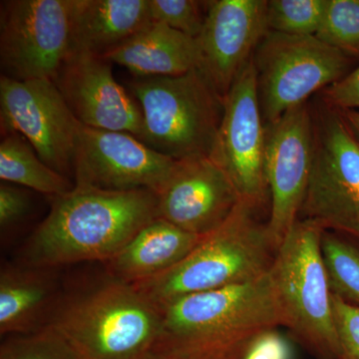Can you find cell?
<instances>
[{"instance_id": "15", "label": "cell", "mask_w": 359, "mask_h": 359, "mask_svg": "<svg viewBox=\"0 0 359 359\" xmlns=\"http://www.w3.org/2000/svg\"><path fill=\"white\" fill-rule=\"evenodd\" d=\"M157 197L158 218L202 237L222 226L242 201L211 156L178 161Z\"/></svg>"}, {"instance_id": "1", "label": "cell", "mask_w": 359, "mask_h": 359, "mask_svg": "<svg viewBox=\"0 0 359 359\" xmlns=\"http://www.w3.org/2000/svg\"><path fill=\"white\" fill-rule=\"evenodd\" d=\"M160 311L151 353L171 359H242L257 337L285 327L269 271L252 282L180 297Z\"/></svg>"}, {"instance_id": "8", "label": "cell", "mask_w": 359, "mask_h": 359, "mask_svg": "<svg viewBox=\"0 0 359 359\" xmlns=\"http://www.w3.org/2000/svg\"><path fill=\"white\" fill-rule=\"evenodd\" d=\"M353 60L314 35L266 33L252 56L264 124L346 76Z\"/></svg>"}, {"instance_id": "28", "label": "cell", "mask_w": 359, "mask_h": 359, "mask_svg": "<svg viewBox=\"0 0 359 359\" xmlns=\"http://www.w3.org/2000/svg\"><path fill=\"white\" fill-rule=\"evenodd\" d=\"M321 102L335 110H359V65L323 90Z\"/></svg>"}, {"instance_id": "30", "label": "cell", "mask_w": 359, "mask_h": 359, "mask_svg": "<svg viewBox=\"0 0 359 359\" xmlns=\"http://www.w3.org/2000/svg\"><path fill=\"white\" fill-rule=\"evenodd\" d=\"M287 340L278 330H269L252 340L242 359H290Z\"/></svg>"}, {"instance_id": "21", "label": "cell", "mask_w": 359, "mask_h": 359, "mask_svg": "<svg viewBox=\"0 0 359 359\" xmlns=\"http://www.w3.org/2000/svg\"><path fill=\"white\" fill-rule=\"evenodd\" d=\"M0 179L57 198L74 188L69 178L45 164L25 138L6 132L0 143Z\"/></svg>"}, {"instance_id": "2", "label": "cell", "mask_w": 359, "mask_h": 359, "mask_svg": "<svg viewBox=\"0 0 359 359\" xmlns=\"http://www.w3.org/2000/svg\"><path fill=\"white\" fill-rule=\"evenodd\" d=\"M156 218L158 197L153 191L75 185L54 198L50 212L26 244L25 264L54 269L80 262L106 263Z\"/></svg>"}, {"instance_id": "19", "label": "cell", "mask_w": 359, "mask_h": 359, "mask_svg": "<svg viewBox=\"0 0 359 359\" xmlns=\"http://www.w3.org/2000/svg\"><path fill=\"white\" fill-rule=\"evenodd\" d=\"M104 58L136 78L176 76L198 69L196 40L152 20Z\"/></svg>"}, {"instance_id": "27", "label": "cell", "mask_w": 359, "mask_h": 359, "mask_svg": "<svg viewBox=\"0 0 359 359\" xmlns=\"http://www.w3.org/2000/svg\"><path fill=\"white\" fill-rule=\"evenodd\" d=\"M332 311L341 359H359V306L332 294Z\"/></svg>"}, {"instance_id": "17", "label": "cell", "mask_w": 359, "mask_h": 359, "mask_svg": "<svg viewBox=\"0 0 359 359\" xmlns=\"http://www.w3.org/2000/svg\"><path fill=\"white\" fill-rule=\"evenodd\" d=\"M203 238L156 218L106 262L108 278L129 285L151 280L179 264Z\"/></svg>"}, {"instance_id": "24", "label": "cell", "mask_w": 359, "mask_h": 359, "mask_svg": "<svg viewBox=\"0 0 359 359\" xmlns=\"http://www.w3.org/2000/svg\"><path fill=\"white\" fill-rule=\"evenodd\" d=\"M316 36L349 57L359 58V0H327Z\"/></svg>"}, {"instance_id": "25", "label": "cell", "mask_w": 359, "mask_h": 359, "mask_svg": "<svg viewBox=\"0 0 359 359\" xmlns=\"http://www.w3.org/2000/svg\"><path fill=\"white\" fill-rule=\"evenodd\" d=\"M0 359H78L72 347L46 325L27 334L11 335L0 346Z\"/></svg>"}, {"instance_id": "29", "label": "cell", "mask_w": 359, "mask_h": 359, "mask_svg": "<svg viewBox=\"0 0 359 359\" xmlns=\"http://www.w3.org/2000/svg\"><path fill=\"white\" fill-rule=\"evenodd\" d=\"M29 207L27 193L9 183L0 185V226L6 229L25 216Z\"/></svg>"}, {"instance_id": "20", "label": "cell", "mask_w": 359, "mask_h": 359, "mask_svg": "<svg viewBox=\"0 0 359 359\" xmlns=\"http://www.w3.org/2000/svg\"><path fill=\"white\" fill-rule=\"evenodd\" d=\"M51 269L6 268L0 275V334H27L48 325L57 306Z\"/></svg>"}, {"instance_id": "4", "label": "cell", "mask_w": 359, "mask_h": 359, "mask_svg": "<svg viewBox=\"0 0 359 359\" xmlns=\"http://www.w3.org/2000/svg\"><path fill=\"white\" fill-rule=\"evenodd\" d=\"M47 325L78 359H142L157 339L161 311L133 285L108 278L58 304Z\"/></svg>"}, {"instance_id": "3", "label": "cell", "mask_w": 359, "mask_h": 359, "mask_svg": "<svg viewBox=\"0 0 359 359\" xmlns=\"http://www.w3.org/2000/svg\"><path fill=\"white\" fill-rule=\"evenodd\" d=\"M241 201L217 230L165 273L133 285L158 309L180 297L252 282L266 275L276 249L268 224Z\"/></svg>"}, {"instance_id": "31", "label": "cell", "mask_w": 359, "mask_h": 359, "mask_svg": "<svg viewBox=\"0 0 359 359\" xmlns=\"http://www.w3.org/2000/svg\"><path fill=\"white\" fill-rule=\"evenodd\" d=\"M339 111V110H337ZM359 143V110L339 111Z\"/></svg>"}, {"instance_id": "11", "label": "cell", "mask_w": 359, "mask_h": 359, "mask_svg": "<svg viewBox=\"0 0 359 359\" xmlns=\"http://www.w3.org/2000/svg\"><path fill=\"white\" fill-rule=\"evenodd\" d=\"M2 131L27 140L45 164L57 173L73 175L80 123L51 79L0 78Z\"/></svg>"}, {"instance_id": "23", "label": "cell", "mask_w": 359, "mask_h": 359, "mask_svg": "<svg viewBox=\"0 0 359 359\" xmlns=\"http://www.w3.org/2000/svg\"><path fill=\"white\" fill-rule=\"evenodd\" d=\"M327 0H269L266 21L269 32L299 36H316Z\"/></svg>"}, {"instance_id": "12", "label": "cell", "mask_w": 359, "mask_h": 359, "mask_svg": "<svg viewBox=\"0 0 359 359\" xmlns=\"http://www.w3.org/2000/svg\"><path fill=\"white\" fill-rule=\"evenodd\" d=\"M266 171L269 190L268 229L278 249L299 219L314 154L313 110L309 102L266 125Z\"/></svg>"}, {"instance_id": "14", "label": "cell", "mask_w": 359, "mask_h": 359, "mask_svg": "<svg viewBox=\"0 0 359 359\" xmlns=\"http://www.w3.org/2000/svg\"><path fill=\"white\" fill-rule=\"evenodd\" d=\"M266 0L209 1L202 32L196 39L198 70L226 98L269 32Z\"/></svg>"}, {"instance_id": "9", "label": "cell", "mask_w": 359, "mask_h": 359, "mask_svg": "<svg viewBox=\"0 0 359 359\" xmlns=\"http://www.w3.org/2000/svg\"><path fill=\"white\" fill-rule=\"evenodd\" d=\"M75 0H9L0 9L4 76L51 79L72 54Z\"/></svg>"}, {"instance_id": "7", "label": "cell", "mask_w": 359, "mask_h": 359, "mask_svg": "<svg viewBox=\"0 0 359 359\" xmlns=\"http://www.w3.org/2000/svg\"><path fill=\"white\" fill-rule=\"evenodd\" d=\"M314 154L299 219L359 242V143L339 111L313 108Z\"/></svg>"}, {"instance_id": "18", "label": "cell", "mask_w": 359, "mask_h": 359, "mask_svg": "<svg viewBox=\"0 0 359 359\" xmlns=\"http://www.w3.org/2000/svg\"><path fill=\"white\" fill-rule=\"evenodd\" d=\"M151 21L149 0H75L72 53L104 57Z\"/></svg>"}, {"instance_id": "22", "label": "cell", "mask_w": 359, "mask_h": 359, "mask_svg": "<svg viewBox=\"0 0 359 359\" xmlns=\"http://www.w3.org/2000/svg\"><path fill=\"white\" fill-rule=\"evenodd\" d=\"M321 249L332 294L359 306V247L348 238L325 231Z\"/></svg>"}, {"instance_id": "5", "label": "cell", "mask_w": 359, "mask_h": 359, "mask_svg": "<svg viewBox=\"0 0 359 359\" xmlns=\"http://www.w3.org/2000/svg\"><path fill=\"white\" fill-rule=\"evenodd\" d=\"M130 87L143 115L139 140L177 161L212 155L224 99L199 70L136 78Z\"/></svg>"}, {"instance_id": "10", "label": "cell", "mask_w": 359, "mask_h": 359, "mask_svg": "<svg viewBox=\"0 0 359 359\" xmlns=\"http://www.w3.org/2000/svg\"><path fill=\"white\" fill-rule=\"evenodd\" d=\"M266 156V124L252 59L224 98L223 119L211 157L229 175L243 202L257 211L269 199Z\"/></svg>"}, {"instance_id": "6", "label": "cell", "mask_w": 359, "mask_h": 359, "mask_svg": "<svg viewBox=\"0 0 359 359\" xmlns=\"http://www.w3.org/2000/svg\"><path fill=\"white\" fill-rule=\"evenodd\" d=\"M323 229L297 219L276 250L269 269L289 328L318 358L341 359L332 292L323 249Z\"/></svg>"}, {"instance_id": "16", "label": "cell", "mask_w": 359, "mask_h": 359, "mask_svg": "<svg viewBox=\"0 0 359 359\" xmlns=\"http://www.w3.org/2000/svg\"><path fill=\"white\" fill-rule=\"evenodd\" d=\"M53 82L80 124L141 138L140 106L116 81L107 59L75 52L66 59Z\"/></svg>"}, {"instance_id": "26", "label": "cell", "mask_w": 359, "mask_h": 359, "mask_svg": "<svg viewBox=\"0 0 359 359\" xmlns=\"http://www.w3.org/2000/svg\"><path fill=\"white\" fill-rule=\"evenodd\" d=\"M209 1L149 0L152 20L196 39L202 32Z\"/></svg>"}, {"instance_id": "13", "label": "cell", "mask_w": 359, "mask_h": 359, "mask_svg": "<svg viewBox=\"0 0 359 359\" xmlns=\"http://www.w3.org/2000/svg\"><path fill=\"white\" fill-rule=\"evenodd\" d=\"M177 162L148 147L132 134L80 124L73 162L74 185L108 191L150 190L157 194Z\"/></svg>"}, {"instance_id": "32", "label": "cell", "mask_w": 359, "mask_h": 359, "mask_svg": "<svg viewBox=\"0 0 359 359\" xmlns=\"http://www.w3.org/2000/svg\"><path fill=\"white\" fill-rule=\"evenodd\" d=\"M142 359H171V358H165V356L159 355V354L154 353H149L147 355L145 356V358Z\"/></svg>"}]
</instances>
